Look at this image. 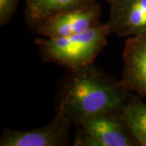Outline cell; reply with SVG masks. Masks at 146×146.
I'll use <instances>...</instances> for the list:
<instances>
[{
	"label": "cell",
	"instance_id": "cell-9",
	"mask_svg": "<svg viewBox=\"0 0 146 146\" xmlns=\"http://www.w3.org/2000/svg\"><path fill=\"white\" fill-rule=\"evenodd\" d=\"M120 114L138 146H146V104L142 98L131 92Z\"/></svg>",
	"mask_w": 146,
	"mask_h": 146
},
{
	"label": "cell",
	"instance_id": "cell-3",
	"mask_svg": "<svg viewBox=\"0 0 146 146\" xmlns=\"http://www.w3.org/2000/svg\"><path fill=\"white\" fill-rule=\"evenodd\" d=\"M76 127L74 146H138L120 112L97 115Z\"/></svg>",
	"mask_w": 146,
	"mask_h": 146
},
{
	"label": "cell",
	"instance_id": "cell-8",
	"mask_svg": "<svg viewBox=\"0 0 146 146\" xmlns=\"http://www.w3.org/2000/svg\"><path fill=\"white\" fill-rule=\"evenodd\" d=\"M94 3L96 0H25V19L29 26L36 29L59 12Z\"/></svg>",
	"mask_w": 146,
	"mask_h": 146
},
{
	"label": "cell",
	"instance_id": "cell-2",
	"mask_svg": "<svg viewBox=\"0 0 146 146\" xmlns=\"http://www.w3.org/2000/svg\"><path fill=\"white\" fill-rule=\"evenodd\" d=\"M110 33L107 24H99L77 34L37 38L35 43L45 62L56 63L70 70L93 64L106 45Z\"/></svg>",
	"mask_w": 146,
	"mask_h": 146
},
{
	"label": "cell",
	"instance_id": "cell-7",
	"mask_svg": "<svg viewBox=\"0 0 146 146\" xmlns=\"http://www.w3.org/2000/svg\"><path fill=\"white\" fill-rule=\"evenodd\" d=\"M123 59L120 82L127 91L146 98V36L127 37Z\"/></svg>",
	"mask_w": 146,
	"mask_h": 146
},
{
	"label": "cell",
	"instance_id": "cell-11",
	"mask_svg": "<svg viewBox=\"0 0 146 146\" xmlns=\"http://www.w3.org/2000/svg\"><path fill=\"white\" fill-rule=\"evenodd\" d=\"M106 2H107V3H108V2H109L110 0H106Z\"/></svg>",
	"mask_w": 146,
	"mask_h": 146
},
{
	"label": "cell",
	"instance_id": "cell-5",
	"mask_svg": "<svg viewBox=\"0 0 146 146\" xmlns=\"http://www.w3.org/2000/svg\"><path fill=\"white\" fill-rule=\"evenodd\" d=\"M72 125L56 114L46 125L33 130L16 131L5 128L0 138L1 146H64L69 145Z\"/></svg>",
	"mask_w": 146,
	"mask_h": 146
},
{
	"label": "cell",
	"instance_id": "cell-1",
	"mask_svg": "<svg viewBox=\"0 0 146 146\" xmlns=\"http://www.w3.org/2000/svg\"><path fill=\"white\" fill-rule=\"evenodd\" d=\"M131 92L104 70L90 64L70 69L59 92L57 113L72 124L120 112Z\"/></svg>",
	"mask_w": 146,
	"mask_h": 146
},
{
	"label": "cell",
	"instance_id": "cell-4",
	"mask_svg": "<svg viewBox=\"0 0 146 146\" xmlns=\"http://www.w3.org/2000/svg\"><path fill=\"white\" fill-rule=\"evenodd\" d=\"M100 6L90 5L64 11L51 16L35 29L36 33L46 38H58L87 31L98 25Z\"/></svg>",
	"mask_w": 146,
	"mask_h": 146
},
{
	"label": "cell",
	"instance_id": "cell-10",
	"mask_svg": "<svg viewBox=\"0 0 146 146\" xmlns=\"http://www.w3.org/2000/svg\"><path fill=\"white\" fill-rule=\"evenodd\" d=\"M19 0H0V25H7L13 15L17 7Z\"/></svg>",
	"mask_w": 146,
	"mask_h": 146
},
{
	"label": "cell",
	"instance_id": "cell-6",
	"mask_svg": "<svg viewBox=\"0 0 146 146\" xmlns=\"http://www.w3.org/2000/svg\"><path fill=\"white\" fill-rule=\"evenodd\" d=\"M110 33L122 37L146 36V0H110Z\"/></svg>",
	"mask_w": 146,
	"mask_h": 146
}]
</instances>
